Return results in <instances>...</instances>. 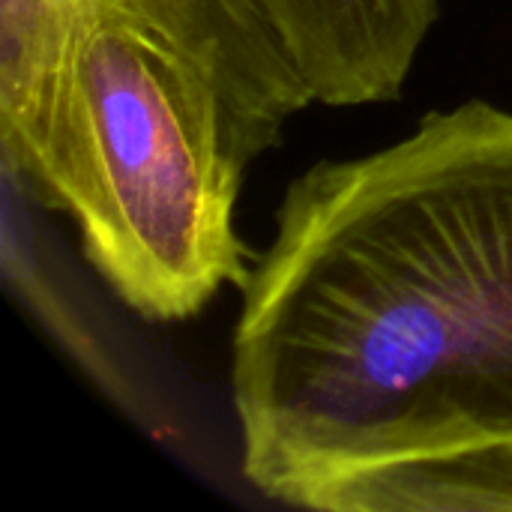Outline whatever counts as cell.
Instances as JSON below:
<instances>
[{"label":"cell","instance_id":"cell-1","mask_svg":"<svg viewBox=\"0 0 512 512\" xmlns=\"http://www.w3.org/2000/svg\"><path fill=\"white\" fill-rule=\"evenodd\" d=\"M240 471L321 512H512V111L300 174L240 288Z\"/></svg>","mask_w":512,"mask_h":512},{"label":"cell","instance_id":"cell-2","mask_svg":"<svg viewBox=\"0 0 512 512\" xmlns=\"http://www.w3.org/2000/svg\"><path fill=\"white\" fill-rule=\"evenodd\" d=\"M36 201L135 315L168 324L243 288L249 159L210 81L141 21L90 0L30 129L0 141Z\"/></svg>","mask_w":512,"mask_h":512},{"label":"cell","instance_id":"cell-3","mask_svg":"<svg viewBox=\"0 0 512 512\" xmlns=\"http://www.w3.org/2000/svg\"><path fill=\"white\" fill-rule=\"evenodd\" d=\"M96 3L141 21L210 81L249 162L279 147L288 120L315 105L255 0Z\"/></svg>","mask_w":512,"mask_h":512},{"label":"cell","instance_id":"cell-4","mask_svg":"<svg viewBox=\"0 0 512 512\" xmlns=\"http://www.w3.org/2000/svg\"><path fill=\"white\" fill-rule=\"evenodd\" d=\"M315 105L396 102L438 21V0H255Z\"/></svg>","mask_w":512,"mask_h":512},{"label":"cell","instance_id":"cell-5","mask_svg":"<svg viewBox=\"0 0 512 512\" xmlns=\"http://www.w3.org/2000/svg\"><path fill=\"white\" fill-rule=\"evenodd\" d=\"M33 204L39 201L24 171L0 150V267L9 294L114 405L135 411L138 393L96 327L87 321L66 279L57 273L51 252H45Z\"/></svg>","mask_w":512,"mask_h":512},{"label":"cell","instance_id":"cell-6","mask_svg":"<svg viewBox=\"0 0 512 512\" xmlns=\"http://www.w3.org/2000/svg\"><path fill=\"white\" fill-rule=\"evenodd\" d=\"M84 9L87 0H0V141L30 129Z\"/></svg>","mask_w":512,"mask_h":512}]
</instances>
